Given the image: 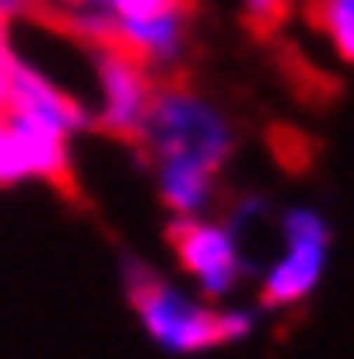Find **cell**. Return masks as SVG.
I'll return each mask as SVG.
<instances>
[{
    "instance_id": "cell-1",
    "label": "cell",
    "mask_w": 354,
    "mask_h": 359,
    "mask_svg": "<svg viewBox=\"0 0 354 359\" xmlns=\"http://www.w3.org/2000/svg\"><path fill=\"white\" fill-rule=\"evenodd\" d=\"M123 288H128V303L137 312L142 331H147V341L156 350H165V355H203V350H217V345H241L265 322V312L255 303L212 307L198 293L165 284L156 269H147L142 260H128Z\"/></svg>"
},
{
    "instance_id": "cell-2",
    "label": "cell",
    "mask_w": 354,
    "mask_h": 359,
    "mask_svg": "<svg viewBox=\"0 0 354 359\" xmlns=\"http://www.w3.org/2000/svg\"><path fill=\"white\" fill-rule=\"evenodd\" d=\"M137 147L151 161H194L212 175H222V165L236 151V128L208 95L179 81H156L151 109L142 118Z\"/></svg>"
},
{
    "instance_id": "cell-3",
    "label": "cell",
    "mask_w": 354,
    "mask_h": 359,
    "mask_svg": "<svg viewBox=\"0 0 354 359\" xmlns=\"http://www.w3.org/2000/svg\"><path fill=\"white\" fill-rule=\"evenodd\" d=\"M274 222H279L283 251H279L274 265H265L255 274V279H260V288H255V307H260V312L307 303L321 288L326 265H331V251H336V227H331V217L321 213V208H312V203H293V208H283Z\"/></svg>"
},
{
    "instance_id": "cell-4",
    "label": "cell",
    "mask_w": 354,
    "mask_h": 359,
    "mask_svg": "<svg viewBox=\"0 0 354 359\" xmlns=\"http://www.w3.org/2000/svg\"><path fill=\"white\" fill-rule=\"evenodd\" d=\"M170 251H175L179 269L194 279V293L203 303H231V293L246 284V274L255 265L246 260L241 232L231 222L217 217H170Z\"/></svg>"
},
{
    "instance_id": "cell-5",
    "label": "cell",
    "mask_w": 354,
    "mask_h": 359,
    "mask_svg": "<svg viewBox=\"0 0 354 359\" xmlns=\"http://www.w3.org/2000/svg\"><path fill=\"white\" fill-rule=\"evenodd\" d=\"M86 57H90V90H95L90 123H100L104 133L123 137V142H137L142 118H147V109H151L156 76L147 72L137 57L118 53V48L86 43Z\"/></svg>"
},
{
    "instance_id": "cell-6",
    "label": "cell",
    "mask_w": 354,
    "mask_h": 359,
    "mask_svg": "<svg viewBox=\"0 0 354 359\" xmlns=\"http://www.w3.org/2000/svg\"><path fill=\"white\" fill-rule=\"evenodd\" d=\"M104 48H118V53L137 57L151 76L170 72V67H179V57L189 48V10L184 5H170V10H156V15L109 19Z\"/></svg>"
},
{
    "instance_id": "cell-7",
    "label": "cell",
    "mask_w": 354,
    "mask_h": 359,
    "mask_svg": "<svg viewBox=\"0 0 354 359\" xmlns=\"http://www.w3.org/2000/svg\"><path fill=\"white\" fill-rule=\"evenodd\" d=\"M156 198L170 217H208L217 198V175L194 161H156Z\"/></svg>"
},
{
    "instance_id": "cell-8",
    "label": "cell",
    "mask_w": 354,
    "mask_h": 359,
    "mask_svg": "<svg viewBox=\"0 0 354 359\" xmlns=\"http://www.w3.org/2000/svg\"><path fill=\"white\" fill-rule=\"evenodd\" d=\"M317 24L340 62L354 67V0H317Z\"/></svg>"
},
{
    "instance_id": "cell-9",
    "label": "cell",
    "mask_w": 354,
    "mask_h": 359,
    "mask_svg": "<svg viewBox=\"0 0 354 359\" xmlns=\"http://www.w3.org/2000/svg\"><path fill=\"white\" fill-rule=\"evenodd\" d=\"M95 10H104L109 19H137V15H156V10H170V5H184V0H86Z\"/></svg>"
},
{
    "instance_id": "cell-10",
    "label": "cell",
    "mask_w": 354,
    "mask_h": 359,
    "mask_svg": "<svg viewBox=\"0 0 354 359\" xmlns=\"http://www.w3.org/2000/svg\"><path fill=\"white\" fill-rule=\"evenodd\" d=\"M241 10H246V19L255 29H269V24L288 10V0H241Z\"/></svg>"
},
{
    "instance_id": "cell-11",
    "label": "cell",
    "mask_w": 354,
    "mask_h": 359,
    "mask_svg": "<svg viewBox=\"0 0 354 359\" xmlns=\"http://www.w3.org/2000/svg\"><path fill=\"white\" fill-rule=\"evenodd\" d=\"M38 5H43V0H0V19H10V24H19V19H34Z\"/></svg>"
},
{
    "instance_id": "cell-12",
    "label": "cell",
    "mask_w": 354,
    "mask_h": 359,
    "mask_svg": "<svg viewBox=\"0 0 354 359\" xmlns=\"http://www.w3.org/2000/svg\"><path fill=\"white\" fill-rule=\"evenodd\" d=\"M10 53H15V24L0 19V57H10Z\"/></svg>"
}]
</instances>
